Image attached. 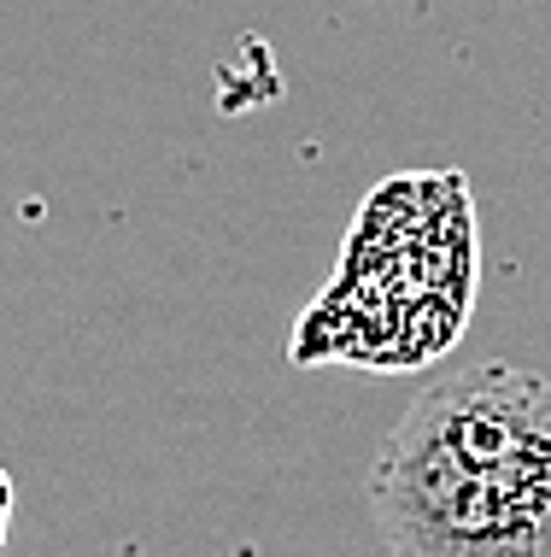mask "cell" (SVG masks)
I'll return each instance as SVG.
<instances>
[{
  "label": "cell",
  "instance_id": "cell-2",
  "mask_svg": "<svg viewBox=\"0 0 551 557\" xmlns=\"http://www.w3.org/2000/svg\"><path fill=\"white\" fill-rule=\"evenodd\" d=\"M7 529H12V481L0 470V552H7Z\"/></svg>",
  "mask_w": 551,
  "mask_h": 557
},
{
  "label": "cell",
  "instance_id": "cell-1",
  "mask_svg": "<svg viewBox=\"0 0 551 557\" xmlns=\"http://www.w3.org/2000/svg\"><path fill=\"white\" fill-rule=\"evenodd\" d=\"M393 557H551V382L516 364L440 375L370 470Z\"/></svg>",
  "mask_w": 551,
  "mask_h": 557
}]
</instances>
